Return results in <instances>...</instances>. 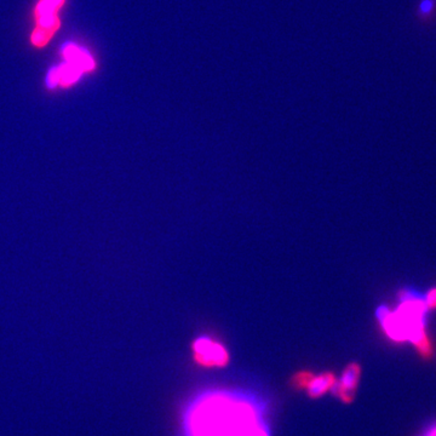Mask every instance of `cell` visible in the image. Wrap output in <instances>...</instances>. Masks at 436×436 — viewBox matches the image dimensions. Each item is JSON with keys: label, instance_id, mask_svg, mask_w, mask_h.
<instances>
[{"label": "cell", "instance_id": "obj_11", "mask_svg": "<svg viewBox=\"0 0 436 436\" xmlns=\"http://www.w3.org/2000/svg\"><path fill=\"white\" fill-rule=\"evenodd\" d=\"M426 436H436V426H433L429 430L426 431Z\"/></svg>", "mask_w": 436, "mask_h": 436}, {"label": "cell", "instance_id": "obj_10", "mask_svg": "<svg viewBox=\"0 0 436 436\" xmlns=\"http://www.w3.org/2000/svg\"><path fill=\"white\" fill-rule=\"evenodd\" d=\"M426 304L429 308L436 307V290H431L430 293L428 295V298H426Z\"/></svg>", "mask_w": 436, "mask_h": 436}, {"label": "cell", "instance_id": "obj_8", "mask_svg": "<svg viewBox=\"0 0 436 436\" xmlns=\"http://www.w3.org/2000/svg\"><path fill=\"white\" fill-rule=\"evenodd\" d=\"M57 76H59V85L62 87H70L76 84V81L81 79L83 70H79L76 65H70L65 62L60 67H56Z\"/></svg>", "mask_w": 436, "mask_h": 436}, {"label": "cell", "instance_id": "obj_9", "mask_svg": "<svg viewBox=\"0 0 436 436\" xmlns=\"http://www.w3.org/2000/svg\"><path fill=\"white\" fill-rule=\"evenodd\" d=\"M419 9H421L422 14L428 15L434 9V0H423Z\"/></svg>", "mask_w": 436, "mask_h": 436}, {"label": "cell", "instance_id": "obj_1", "mask_svg": "<svg viewBox=\"0 0 436 436\" xmlns=\"http://www.w3.org/2000/svg\"><path fill=\"white\" fill-rule=\"evenodd\" d=\"M199 407L191 421L194 436H269L246 404L211 399Z\"/></svg>", "mask_w": 436, "mask_h": 436}, {"label": "cell", "instance_id": "obj_4", "mask_svg": "<svg viewBox=\"0 0 436 436\" xmlns=\"http://www.w3.org/2000/svg\"><path fill=\"white\" fill-rule=\"evenodd\" d=\"M196 360L207 367H222L228 362V353L225 346L212 341L209 337H200L194 342Z\"/></svg>", "mask_w": 436, "mask_h": 436}, {"label": "cell", "instance_id": "obj_2", "mask_svg": "<svg viewBox=\"0 0 436 436\" xmlns=\"http://www.w3.org/2000/svg\"><path fill=\"white\" fill-rule=\"evenodd\" d=\"M402 301L404 304L395 314H391L386 307H381L377 311L378 320L394 341H411L424 355H429L431 348L424 330L426 304L417 300L404 298Z\"/></svg>", "mask_w": 436, "mask_h": 436}, {"label": "cell", "instance_id": "obj_7", "mask_svg": "<svg viewBox=\"0 0 436 436\" xmlns=\"http://www.w3.org/2000/svg\"><path fill=\"white\" fill-rule=\"evenodd\" d=\"M336 378L332 373H322L319 376L311 375V380L307 383L306 388L308 395L311 397H320L327 391H331Z\"/></svg>", "mask_w": 436, "mask_h": 436}, {"label": "cell", "instance_id": "obj_5", "mask_svg": "<svg viewBox=\"0 0 436 436\" xmlns=\"http://www.w3.org/2000/svg\"><path fill=\"white\" fill-rule=\"evenodd\" d=\"M360 378V367L351 364L342 373L341 380L335 382L331 391L342 402H351L355 396L356 388Z\"/></svg>", "mask_w": 436, "mask_h": 436}, {"label": "cell", "instance_id": "obj_6", "mask_svg": "<svg viewBox=\"0 0 436 436\" xmlns=\"http://www.w3.org/2000/svg\"><path fill=\"white\" fill-rule=\"evenodd\" d=\"M62 54L65 59V62L76 65L79 70H83V73L95 70L96 63L92 56L79 46L68 44L65 46Z\"/></svg>", "mask_w": 436, "mask_h": 436}, {"label": "cell", "instance_id": "obj_3", "mask_svg": "<svg viewBox=\"0 0 436 436\" xmlns=\"http://www.w3.org/2000/svg\"><path fill=\"white\" fill-rule=\"evenodd\" d=\"M65 4V0H41L35 8L37 25L32 33V44L37 48L45 46L57 30L60 28L59 11Z\"/></svg>", "mask_w": 436, "mask_h": 436}]
</instances>
